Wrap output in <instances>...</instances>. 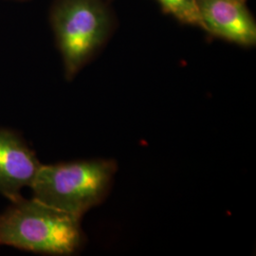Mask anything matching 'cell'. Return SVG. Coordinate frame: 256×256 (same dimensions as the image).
<instances>
[{"label":"cell","mask_w":256,"mask_h":256,"mask_svg":"<svg viewBox=\"0 0 256 256\" xmlns=\"http://www.w3.org/2000/svg\"><path fill=\"white\" fill-rule=\"evenodd\" d=\"M80 221L34 198H20L0 214V246L36 254L70 256L84 245Z\"/></svg>","instance_id":"obj_1"},{"label":"cell","mask_w":256,"mask_h":256,"mask_svg":"<svg viewBox=\"0 0 256 256\" xmlns=\"http://www.w3.org/2000/svg\"><path fill=\"white\" fill-rule=\"evenodd\" d=\"M34 151L16 132L0 128V194L12 202L22 198L41 167Z\"/></svg>","instance_id":"obj_4"},{"label":"cell","mask_w":256,"mask_h":256,"mask_svg":"<svg viewBox=\"0 0 256 256\" xmlns=\"http://www.w3.org/2000/svg\"><path fill=\"white\" fill-rule=\"evenodd\" d=\"M202 28L241 46L256 43V24L245 2L238 0H196Z\"/></svg>","instance_id":"obj_5"},{"label":"cell","mask_w":256,"mask_h":256,"mask_svg":"<svg viewBox=\"0 0 256 256\" xmlns=\"http://www.w3.org/2000/svg\"><path fill=\"white\" fill-rule=\"evenodd\" d=\"M116 170L108 160L41 165L30 188L34 198L81 218L106 198Z\"/></svg>","instance_id":"obj_2"},{"label":"cell","mask_w":256,"mask_h":256,"mask_svg":"<svg viewBox=\"0 0 256 256\" xmlns=\"http://www.w3.org/2000/svg\"><path fill=\"white\" fill-rule=\"evenodd\" d=\"M52 24L66 77L72 80L106 41L110 32L108 10L98 0H57Z\"/></svg>","instance_id":"obj_3"},{"label":"cell","mask_w":256,"mask_h":256,"mask_svg":"<svg viewBox=\"0 0 256 256\" xmlns=\"http://www.w3.org/2000/svg\"><path fill=\"white\" fill-rule=\"evenodd\" d=\"M238 1H241V2H245V0H238Z\"/></svg>","instance_id":"obj_7"},{"label":"cell","mask_w":256,"mask_h":256,"mask_svg":"<svg viewBox=\"0 0 256 256\" xmlns=\"http://www.w3.org/2000/svg\"><path fill=\"white\" fill-rule=\"evenodd\" d=\"M162 9L182 23L202 28L196 0H158Z\"/></svg>","instance_id":"obj_6"}]
</instances>
